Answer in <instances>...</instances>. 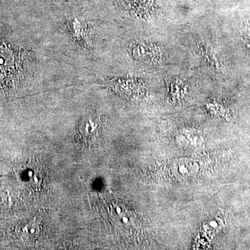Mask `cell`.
<instances>
[{
	"instance_id": "cell-1",
	"label": "cell",
	"mask_w": 250,
	"mask_h": 250,
	"mask_svg": "<svg viewBox=\"0 0 250 250\" xmlns=\"http://www.w3.org/2000/svg\"><path fill=\"white\" fill-rule=\"evenodd\" d=\"M172 171L174 175L179 179H190L197 174V166L190 159H179L172 164Z\"/></svg>"
},
{
	"instance_id": "cell-2",
	"label": "cell",
	"mask_w": 250,
	"mask_h": 250,
	"mask_svg": "<svg viewBox=\"0 0 250 250\" xmlns=\"http://www.w3.org/2000/svg\"><path fill=\"white\" fill-rule=\"evenodd\" d=\"M134 55L139 60H149L154 57V50L145 44H139L133 49Z\"/></svg>"
},
{
	"instance_id": "cell-3",
	"label": "cell",
	"mask_w": 250,
	"mask_h": 250,
	"mask_svg": "<svg viewBox=\"0 0 250 250\" xmlns=\"http://www.w3.org/2000/svg\"><path fill=\"white\" fill-rule=\"evenodd\" d=\"M208 228L209 229H218L219 228V227H220V221H219L218 220H210L209 222H208Z\"/></svg>"
}]
</instances>
